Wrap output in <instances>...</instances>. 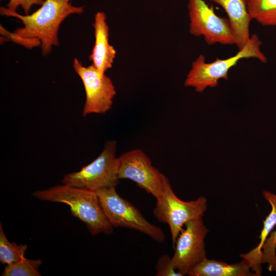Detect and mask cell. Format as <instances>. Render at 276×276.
I'll use <instances>...</instances> for the list:
<instances>
[{
  "label": "cell",
  "mask_w": 276,
  "mask_h": 276,
  "mask_svg": "<svg viewBox=\"0 0 276 276\" xmlns=\"http://www.w3.org/2000/svg\"><path fill=\"white\" fill-rule=\"evenodd\" d=\"M276 231L271 232L262 247V263L268 264V270L276 272Z\"/></svg>",
  "instance_id": "cell-18"
},
{
  "label": "cell",
  "mask_w": 276,
  "mask_h": 276,
  "mask_svg": "<svg viewBox=\"0 0 276 276\" xmlns=\"http://www.w3.org/2000/svg\"><path fill=\"white\" fill-rule=\"evenodd\" d=\"M156 276H182L174 268L172 260L167 255H163L157 260L156 265Z\"/></svg>",
  "instance_id": "cell-20"
},
{
  "label": "cell",
  "mask_w": 276,
  "mask_h": 276,
  "mask_svg": "<svg viewBox=\"0 0 276 276\" xmlns=\"http://www.w3.org/2000/svg\"><path fill=\"white\" fill-rule=\"evenodd\" d=\"M44 0H10L7 5V8L11 11H16L18 7L21 6L25 13L29 14L32 7L34 5H42Z\"/></svg>",
  "instance_id": "cell-21"
},
{
  "label": "cell",
  "mask_w": 276,
  "mask_h": 276,
  "mask_svg": "<svg viewBox=\"0 0 276 276\" xmlns=\"http://www.w3.org/2000/svg\"><path fill=\"white\" fill-rule=\"evenodd\" d=\"M104 213L113 227H125L147 235L154 241L163 243L165 235L163 229L151 223L134 205L120 196L115 187L96 191Z\"/></svg>",
  "instance_id": "cell-4"
},
{
  "label": "cell",
  "mask_w": 276,
  "mask_h": 276,
  "mask_svg": "<svg viewBox=\"0 0 276 276\" xmlns=\"http://www.w3.org/2000/svg\"><path fill=\"white\" fill-rule=\"evenodd\" d=\"M1 34L4 37L5 40H11L28 49L38 47L41 45V41L37 38L26 37L15 33L10 32L1 26Z\"/></svg>",
  "instance_id": "cell-19"
},
{
  "label": "cell",
  "mask_w": 276,
  "mask_h": 276,
  "mask_svg": "<svg viewBox=\"0 0 276 276\" xmlns=\"http://www.w3.org/2000/svg\"><path fill=\"white\" fill-rule=\"evenodd\" d=\"M156 200L153 214L158 221L169 226L173 246L185 224L203 217L208 207L206 199L203 196L188 201L179 199L173 191L168 178L163 192Z\"/></svg>",
  "instance_id": "cell-5"
},
{
  "label": "cell",
  "mask_w": 276,
  "mask_h": 276,
  "mask_svg": "<svg viewBox=\"0 0 276 276\" xmlns=\"http://www.w3.org/2000/svg\"><path fill=\"white\" fill-rule=\"evenodd\" d=\"M116 146L114 141L106 142L103 151L95 160L78 171L65 174L62 183L94 191L105 188L116 187L120 182Z\"/></svg>",
  "instance_id": "cell-6"
},
{
  "label": "cell",
  "mask_w": 276,
  "mask_h": 276,
  "mask_svg": "<svg viewBox=\"0 0 276 276\" xmlns=\"http://www.w3.org/2000/svg\"><path fill=\"white\" fill-rule=\"evenodd\" d=\"M71 1L44 0L41 7L31 14L21 15L4 7H1L0 13L20 20L24 27L14 32L24 37L40 39L42 54L46 56L53 46L59 45L58 32L62 22L71 14H80L84 11L83 7L74 6Z\"/></svg>",
  "instance_id": "cell-1"
},
{
  "label": "cell",
  "mask_w": 276,
  "mask_h": 276,
  "mask_svg": "<svg viewBox=\"0 0 276 276\" xmlns=\"http://www.w3.org/2000/svg\"><path fill=\"white\" fill-rule=\"evenodd\" d=\"M220 6L225 11L233 31L236 45L239 50L249 40V25L251 20L245 0H210Z\"/></svg>",
  "instance_id": "cell-12"
},
{
  "label": "cell",
  "mask_w": 276,
  "mask_h": 276,
  "mask_svg": "<svg viewBox=\"0 0 276 276\" xmlns=\"http://www.w3.org/2000/svg\"><path fill=\"white\" fill-rule=\"evenodd\" d=\"M251 19L265 26H276V0H245Z\"/></svg>",
  "instance_id": "cell-15"
},
{
  "label": "cell",
  "mask_w": 276,
  "mask_h": 276,
  "mask_svg": "<svg viewBox=\"0 0 276 276\" xmlns=\"http://www.w3.org/2000/svg\"><path fill=\"white\" fill-rule=\"evenodd\" d=\"M27 244H17L10 242L7 238L0 223V262L8 265L18 262L25 257Z\"/></svg>",
  "instance_id": "cell-16"
},
{
  "label": "cell",
  "mask_w": 276,
  "mask_h": 276,
  "mask_svg": "<svg viewBox=\"0 0 276 276\" xmlns=\"http://www.w3.org/2000/svg\"><path fill=\"white\" fill-rule=\"evenodd\" d=\"M42 264L40 259H31L25 257L15 263L6 265L2 276H40L39 268Z\"/></svg>",
  "instance_id": "cell-17"
},
{
  "label": "cell",
  "mask_w": 276,
  "mask_h": 276,
  "mask_svg": "<svg viewBox=\"0 0 276 276\" xmlns=\"http://www.w3.org/2000/svg\"><path fill=\"white\" fill-rule=\"evenodd\" d=\"M251 266L246 260L230 264L206 258L194 266L189 272L190 276H257L250 271Z\"/></svg>",
  "instance_id": "cell-13"
},
{
  "label": "cell",
  "mask_w": 276,
  "mask_h": 276,
  "mask_svg": "<svg viewBox=\"0 0 276 276\" xmlns=\"http://www.w3.org/2000/svg\"><path fill=\"white\" fill-rule=\"evenodd\" d=\"M73 68L84 85L86 100L82 110L85 117L91 113L104 114L113 104L116 94L111 79L92 64L84 66L78 59L74 58Z\"/></svg>",
  "instance_id": "cell-9"
},
{
  "label": "cell",
  "mask_w": 276,
  "mask_h": 276,
  "mask_svg": "<svg viewBox=\"0 0 276 276\" xmlns=\"http://www.w3.org/2000/svg\"><path fill=\"white\" fill-rule=\"evenodd\" d=\"M262 42L256 34L252 35L246 45L234 56L225 59L217 58L206 62L203 55L199 56L192 64L185 85L192 87L198 93L206 88L216 87L221 79L227 80L229 70L244 58H256L265 63L267 58L261 50Z\"/></svg>",
  "instance_id": "cell-3"
},
{
  "label": "cell",
  "mask_w": 276,
  "mask_h": 276,
  "mask_svg": "<svg viewBox=\"0 0 276 276\" xmlns=\"http://www.w3.org/2000/svg\"><path fill=\"white\" fill-rule=\"evenodd\" d=\"M173 246L172 260L175 269L182 276L206 258L204 239L209 229L202 217L187 222Z\"/></svg>",
  "instance_id": "cell-10"
},
{
  "label": "cell",
  "mask_w": 276,
  "mask_h": 276,
  "mask_svg": "<svg viewBox=\"0 0 276 276\" xmlns=\"http://www.w3.org/2000/svg\"><path fill=\"white\" fill-rule=\"evenodd\" d=\"M106 20L104 12L96 14L93 24L95 42L89 57L92 65L103 73L112 67L116 54L113 47L109 43V28Z\"/></svg>",
  "instance_id": "cell-11"
},
{
  "label": "cell",
  "mask_w": 276,
  "mask_h": 276,
  "mask_svg": "<svg viewBox=\"0 0 276 276\" xmlns=\"http://www.w3.org/2000/svg\"><path fill=\"white\" fill-rule=\"evenodd\" d=\"M38 199L68 205L71 214L83 222L92 236L109 235L114 227L107 220L96 191L63 184L35 191Z\"/></svg>",
  "instance_id": "cell-2"
},
{
  "label": "cell",
  "mask_w": 276,
  "mask_h": 276,
  "mask_svg": "<svg viewBox=\"0 0 276 276\" xmlns=\"http://www.w3.org/2000/svg\"><path fill=\"white\" fill-rule=\"evenodd\" d=\"M262 194L263 197L271 205V211L263 222V227L259 236L260 241L258 245L248 252L240 255V257L250 263L251 269L257 274V276L261 275L262 273L261 265L262 263V246L267 237L276 225V194L264 191Z\"/></svg>",
  "instance_id": "cell-14"
},
{
  "label": "cell",
  "mask_w": 276,
  "mask_h": 276,
  "mask_svg": "<svg viewBox=\"0 0 276 276\" xmlns=\"http://www.w3.org/2000/svg\"><path fill=\"white\" fill-rule=\"evenodd\" d=\"M190 32L202 36L210 45L236 44V38L228 19L218 16L204 0H189Z\"/></svg>",
  "instance_id": "cell-7"
},
{
  "label": "cell",
  "mask_w": 276,
  "mask_h": 276,
  "mask_svg": "<svg viewBox=\"0 0 276 276\" xmlns=\"http://www.w3.org/2000/svg\"><path fill=\"white\" fill-rule=\"evenodd\" d=\"M118 158L119 179L134 181L156 199L164 191L167 177L154 167L150 159L139 149L127 151Z\"/></svg>",
  "instance_id": "cell-8"
}]
</instances>
